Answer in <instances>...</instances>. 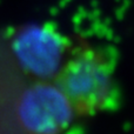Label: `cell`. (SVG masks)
I'll use <instances>...</instances> for the list:
<instances>
[{
    "label": "cell",
    "instance_id": "6da1fadb",
    "mask_svg": "<svg viewBox=\"0 0 134 134\" xmlns=\"http://www.w3.org/2000/svg\"><path fill=\"white\" fill-rule=\"evenodd\" d=\"M118 52L104 44L78 42L54 78L78 116L114 112L122 105L116 78Z\"/></svg>",
    "mask_w": 134,
    "mask_h": 134
},
{
    "label": "cell",
    "instance_id": "7a4b0ae2",
    "mask_svg": "<svg viewBox=\"0 0 134 134\" xmlns=\"http://www.w3.org/2000/svg\"><path fill=\"white\" fill-rule=\"evenodd\" d=\"M9 42L21 69L33 80H54L74 45L51 23L21 26Z\"/></svg>",
    "mask_w": 134,
    "mask_h": 134
},
{
    "label": "cell",
    "instance_id": "3957f363",
    "mask_svg": "<svg viewBox=\"0 0 134 134\" xmlns=\"http://www.w3.org/2000/svg\"><path fill=\"white\" fill-rule=\"evenodd\" d=\"M15 114L26 134H64L76 113L53 80H34L21 92Z\"/></svg>",
    "mask_w": 134,
    "mask_h": 134
}]
</instances>
